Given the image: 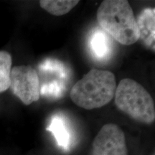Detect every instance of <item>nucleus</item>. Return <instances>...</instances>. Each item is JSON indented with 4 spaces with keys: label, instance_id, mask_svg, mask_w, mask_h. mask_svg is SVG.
Segmentation results:
<instances>
[{
    "label": "nucleus",
    "instance_id": "7ed1b4c3",
    "mask_svg": "<svg viewBox=\"0 0 155 155\" xmlns=\"http://www.w3.org/2000/svg\"><path fill=\"white\" fill-rule=\"evenodd\" d=\"M114 96L116 107L131 119L147 124L154 121V101L140 83L131 78L122 79Z\"/></svg>",
    "mask_w": 155,
    "mask_h": 155
},
{
    "label": "nucleus",
    "instance_id": "6e6552de",
    "mask_svg": "<svg viewBox=\"0 0 155 155\" xmlns=\"http://www.w3.org/2000/svg\"><path fill=\"white\" fill-rule=\"evenodd\" d=\"M111 38L104 30L96 29L91 35L88 45L90 51L98 61H106L111 58L112 45Z\"/></svg>",
    "mask_w": 155,
    "mask_h": 155
},
{
    "label": "nucleus",
    "instance_id": "423d86ee",
    "mask_svg": "<svg viewBox=\"0 0 155 155\" xmlns=\"http://www.w3.org/2000/svg\"><path fill=\"white\" fill-rule=\"evenodd\" d=\"M91 155H128L124 131L114 124L103 126L95 137Z\"/></svg>",
    "mask_w": 155,
    "mask_h": 155
},
{
    "label": "nucleus",
    "instance_id": "1a4fd4ad",
    "mask_svg": "<svg viewBox=\"0 0 155 155\" xmlns=\"http://www.w3.org/2000/svg\"><path fill=\"white\" fill-rule=\"evenodd\" d=\"M139 32V39H141L147 47L154 51L155 40V9L145 8L141 12L137 20Z\"/></svg>",
    "mask_w": 155,
    "mask_h": 155
},
{
    "label": "nucleus",
    "instance_id": "20e7f679",
    "mask_svg": "<svg viewBox=\"0 0 155 155\" xmlns=\"http://www.w3.org/2000/svg\"><path fill=\"white\" fill-rule=\"evenodd\" d=\"M40 96L57 99L63 96L71 77V71L63 62L47 58L38 66Z\"/></svg>",
    "mask_w": 155,
    "mask_h": 155
},
{
    "label": "nucleus",
    "instance_id": "9b49d317",
    "mask_svg": "<svg viewBox=\"0 0 155 155\" xmlns=\"http://www.w3.org/2000/svg\"><path fill=\"white\" fill-rule=\"evenodd\" d=\"M12 59L8 52L0 50V93L5 91L10 86V73Z\"/></svg>",
    "mask_w": 155,
    "mask_h": 155
},
{
    "label": "nucleus",
    "instance_id": "f257e3e1",
    "mask_svg": "<svg viewBox=\"0 0 155 155\" xmlns=\"http://www.w3.org/2000/svg\"><path fill=\"white\" fill-rule=\"evenodd\" d=\"M96 17L104 32L120 44L130 45L139 40L137 19L127 0L103 1Z\"/></svg>",
    "mask_w": 155,
    "mask_h": 155
},
{
    "label": "nucleus",
    "instance_id": "9d476101",
    "mask_svg": "<svg viewBox=\"0 0 155 155\" xmlns=\"http://www.w3.org/2000/svg\"><path fill=\"white\" fill-rule=\"evenodd\" d=\"M79 3L78 0H41L40 5L42 9L55 16L66 15Z\"/></svg>",
    "mask_w": 155,
    "mask_h": 155
},
{
    "label": "nucleus",
    "instance_id": "f03ea898",
    "mask_svg": "<svg viewBox=\"0 0 155 155\" xmlns=\"http://www.w3.org/2000/svg\"><path fill=\"white\" fill-rule=\"evenodd\" d=\"M116 86V77L111 71L92 69L72 87L70 95L75 105L91 110L111 101Z\"/></svg>",
    "mask_w": 155,
    "mask_h": 155
},
{
    "label": "nucleus",
    "instance_id": "0eeeda50",
    "mask_svg": "<svg viewBox=\"0 0 155 155\" xmlns=\"http://www.w3.org/2000/svg\"><path fill=\"white\" fill-rule=\"evenodd\" d=\"M47 130L53 134L58 146L68 151L73 142L72 131L66 119L61 114H55L50 120Z\"/></svg>",
    "mask_w": 155,
    "mask_h": 155
},
{
    "label": "nucleus",
    "instance_id": "39448f33",
    "mask_svg": "<svg viewBox=\"0 0 155 155\" xmlns=\"http://www.w3.org/2000/svg\"><path fill=\"white\" fill-rule=\"evenodd\" d=\"M13 94L25 105L40 98V82L37 71L30 65H18L11 70L10 86Z\"/></svg>",
    "mask_w": 155,
    "mask_h": 155
}]
</instances>
